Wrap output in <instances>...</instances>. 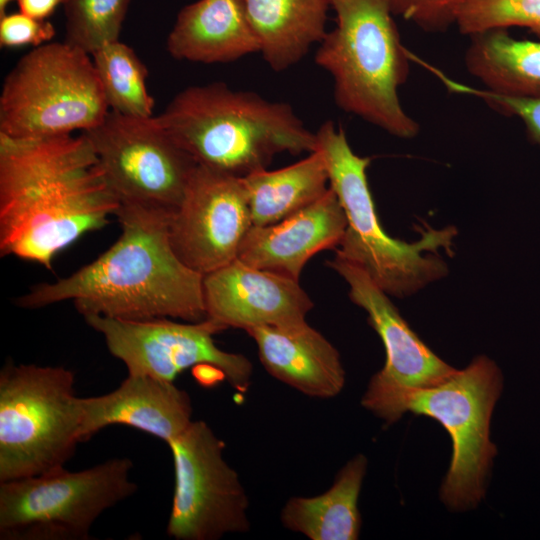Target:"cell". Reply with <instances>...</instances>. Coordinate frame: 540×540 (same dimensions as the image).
<instances>
[{"label": "cell", "instance_id": "obj_29", "mask_svg": "<svg viewBox=\"0 0 540 540\" xmlns=\"http://www.w3.org/2000/svg\"><path fill=\"white\" fill-rule=\"evenodd\" d=\"M54 35L55 28L48 20L37 19L21 11L0 16L1 47H38L49 42Z\"/></svg>", "mask_w": 540, "mask_h": 540}, {"label": "cell", "instance_id": "obj_18", "mask_svg": "<svg viewBox=\"0 0 540 540\" xmlns=\"http://www.w3.org/2000/svg\"><path fill=\"white\" fill-rule=\"evenodd\" d=\"M255 341L260 362L277 380L314 398L338 395L345 370L338 350L306 321L291 326L246 330Z\"/></svg>", "mask_w": 540, "mask_h": 540}, {"label": "cell", "instance_id": "obj_27", "mask_svg": "<svg viewBox=\"0 0 540 540\" xmlns=\"http://www.w3.org/2000/svg\"><path fill=\"white\" fill-rule=\"evenodd\" d=\"M421 66L434 74L450 92L481 99L499 113L520 119L528 137L540 146V95L513 96L471 87L451 79L427 62L422 61Z\"/></svg>", "mask_w": 540, "mask_h": 540}, {"label": "cell", "instance_id": "obj_2", "mask_svg": "<svg viewBox=\"0 0 540 540\" xmlns=\"http://www.w3.org/2000/svg\"><path fill=\"white\" fill-rule=\"evenodd\" d=\"M171 214L120 204L115 216L121 234L105 252L64 278L31 287L16 303L34 309L70 300L83 317L127 321L206 319L203 275L175 253L169 234Z\"/></svg>", "mask_w": 540, "mask_h": 540}, {"label": "cell", "instance_id": "obj_22", "mask_svg": "<svg viewBox=\"0 0 540 540\" xmlns=\"http://www.w3.org/2000/svg\"><path fill=\"white\" fill-rule=\"evenodd\" d=\"M468 37L464 63L485 89L513 96L540 95V41L516 39L504 28Z\"/></svg>", "mask_w": 540, "mask_h": 540}, {"label": "cell", "instance_id": "obj_7", "mask_svg": "<svg viewBox=\"0 0 540 540\" xmlns=\"http://www.w3.org/2000/svg\"><path fill=\"white\" fill-rule=\"evenodd\" d=\"M74 373L7 362L0 372V482L63 468L80 443Z\"/></svg>", "mask_w": 540, "mask_h": 540}, {"label": "cell", "instance_id": "obj_31", "mask_svg": "<svg viewBox=\"0 0 540 540\" xmlns=\"http://www.w3.org/2000/svg\"><path fill=\"white\" fill-rule=\"evenodd\" d=\"M11 1L13 0H0V16L6 13V8Z\"/></svg>", "mask_w": 540, "mask_h": 540}, {"label": "cell", "instance_id": "obj_4", "mask_svg": "<svg viewBox=\"0 0 540 540\" xmlns=\"http://www.w3.org/2000/svg\"><path fill=\"white\" fill-rule=\"evenodd\" d=\"M330 6L336 27L327 31L314 60L332 77L335 103L390 135L414 138L420 125L399 98L410 51L402 44L391 0H330Z\"/></svg>", "mask_w": 540, "mask_h": 540}, {"label": "cell", "instance_id": "obj_3", "mask_svg": "<svg viewBox=\"0 0 540 540\" xmlns=\"http://www.w3.org/2000/svg\"><path fill=\"white\" fill-rule=\"evenodd\" d=\"M157 117L197 165L235 177L267 169L280 153L316 150L291 105L222 82L185 88Z\"/></svg>", "mask_w": 540, "mask_h": 540}, {"label": "cell", "instance_id": "obj_15", "mask_svg": "<svg viewBox=\"0 0 540 540\" xmlns=\"http://www.w3.org/2000/svg\"><path fill=\"white\" fill-rule=\"evenodd\" d=\"M203 297L207 318L245 331L303 323L314 306L299 281L239 259L203 275Z\"/></svg>", "mask_w": 540, "mask_h": 540}, {"label": "cell", "instance_id": "obj_12", "mask_svg": "<svg viewBox=\"0 0 540 540\" xmlns=\"http://www.w3.org/2000/svg\"><path fill=\"white\" fill-rule=\"evenodd\" d=\"M100 333L109 352L121 360L128 374H140L174 382L182 371L194 366L211 367L235 389L245 391L253 367L242 354L220 349L214 335L226 330L206 318L178 322L171 318L127 321L100 315L83 317Z\"/></svg>", "mask_w": 540, "mask_h": 540}, {"label": "cell", "instance_id": "obj_6", "mask_svg": "<svg viewBox=\"0 0 540 540\" xmlns=\"http://www.w3.org/2000/svg\"><path fill=\"white\" fill-rule=\"evenodd\" d=\"M502 388L498 366L488 357L478 356L444 382L403 390L371 412L388 424L412 412L443 425L451 437L453 453L440 497L449 508L466 510L485 495L487 475L497 453L490 440V420Z\"/></svg>", "mask_w": 540, "mask_h": 540}, {"label": "cell", "instance_id": "obj_11", "mask_svg": "<svg viewBox=\"0 0 540 540\" xmlns=\"http://www.w3.org/2000/svg\"><path fill=\"white\" fill-rule=\"evenodd\" d=\"M175 485L166 533L176 540H217L250 529L249 500L224 458V442L205 421H192L168 444Z\"/></svg>", "mask_w": 540, "mask_h": 540}, {"label": "cell", "instance_id": "obj_14", "mask_svg": "<svg viewBox=\"0 0 540 540\" xmlns=\"http://www.w3.org/2000/svg\"><path fill=\"white\" fill-rule=\"evenodd\" d=\"M326 264L346 281L351 301L368 314L385 348V364L362 397L364 408L371 411L403 390L438 385L456 372L413 332L388 294L364 270L338 256Z\"/></svg>", "mask_w": 540, "mask_h": 540}, {"label": "cell", "instance_id": "obj_1", "mask_svg": "<svg viewBox=\"0 0 540 540\" xmlns=\"http://www.w3.org/2000/svg\"><path fill=\"white\" fill-rule=\"evenodd\" d=\"M120 201L81 133L0 134V253L53 268L57 254L102 229Z\"/></svg>", "mask_w": 540, "mask_h": 540}, {"label": "cell", "instance_id": "obj_26", "mask_svg": "<svg viewBox=\"0 0 540 540\" xmlns=\"http://www.w3.org/2000/svg\"><path fill=\"white\" fill-rule=\"evenodd\" d=\"M455 25L467 36L494 28L523 27L540 38V0H466Z\"/></svg>", "mask_w": 540, "mask_h": 540}, {"label": "cell", "instance_id": "obj_5", "mask_svg": "<svg viewBox=\"0 0 540 540\" xmlns=\"http://www.w3.org/2000/svg\"><path fill=\"white\" fill-rule=\"evenodd\" d=\"M315 135L329 187L347 218L336 256L360 267L385 293L395 297L409 296L446 276L448 267L438 250L451 252L456 228H428L412 243L389 236L380 225L368 184L371 157L356 154L343 127L333 121L321 124Z\"/></svg>", "mask_w": 540, "mask_h": 540}, {"label": "cell", "instance_id": "obj_13", "mask_svg": "<svg viewBox=\"0 0 540 540\" xmlns=\"http://www.w3.org/2000/svg\"><path fill=\"white\" fill-rule=\"evenodd\" d=\"M252 226L242 178L197 165L171 214L169 234L180 260L205 275L238 259Z\"/></svg>", "mask_w": 540, "mask_h": 540}, {"label": "cell", "instance_id": "obj_21", "mask_svg": "<svg viewBox=\"0 0 540 540\" xmlns=\"http://www.w3.org/2000/svg\"><path fill=\"white\" fill-rule=\"evenodd\" d=\"M366 456L358 454L337 473L322 494L291 497L283 506L284 527L311 540H356L361 528L358 498L367 471Z\"/></svg>", "mask_w": 540, "mask_h": 540}, {"label": "cell", "instance_id": "obj_30", "mask_svg": "<svg viewBox=\"0 0 540 540\" xmlns=\"http://www.w3.org/2000/svg\"><path fill=\"white\" fill-rule=\"evenodd\" d=\"M19 11L37 19L46 20L66 0H15Z\"/></svg>", "mask_w": 540, "mask_h": 540}, {"label": "cell", "instance_id": "obj_19", "mask_svg": "<svg viewBox=\"0 0 540 540\" xmlns=\"http://www.w3.org/2000/svg\"><path fill=\"white\" fill-rule=\"evenodd\" d=\"M177 60L226 63L259 52L244 0H198L183 7L167 38Z\"/></svg>", "mask_w": 540, "mask_h": 540}, {"label": "cell", "instance_id": "obj_25", "mask_svg": "<svg viewBox=\"0 0 540 540\" xmlns=\"http://www.w3.org/2000/svg\"><path fill=\"white\" fill-rule=\"evenodd\" d=\"M132 0H66L65 41L88 54L119 40Z\"/></svg>", "mask_w": 540, "mask_h": 540}, {"label": "cell", "instance_id": "obj_16", "mask_svg": "<svg viewBox=\"0 0 540 540\" xmlns=\"http://www.w3.org/2000/svg\"><path fill=\"white\" fill-rule=\"evenodd\" d=\"M80 442L110 425H126L150 434L167 445L192 420V401L174 382L148 375L128 374L113 391L80 399Z\"/></svg>", "mask_w": 540, "mask_h": 540}, {"label": "cell", "instance_id": "obj_8", "mask_svg": "<svg viewBox=\"0 0 540 540\" xmlns=\"http://www.w3.org/2000/svg\"><path fill=\"white\" fill-rule=\"evenodd\" d=\"M91 55L47 42L21 57L0 95V134L38 138L87 131L109 112Z\"/></svg>", "mask_w": 540, "mask_h": 540}, {"label": "cell", "instance_id": "obj_28", "mask_svg": "<svg viewBox=\"0 0 540 540\" xmlns=\"http://www.w3.org/2000/svg\"><path fill=\"white\" fill-rule=\"evenodd\" d=\"M466 0H391L394 15L427 32L446 31L455 25Z\"/></svg>", "mask_w": 540, "mask_h": 540}, {"label": "cell", "instance_id": "obj_9", "mask_svg": "<svg viewBox=\"0 0 540 540\" xmlns=\"http://www.w3.org/2000/svg\"><path fill=\"white\" fill-rule=\"evenodd\" d=\"M129 458L0 482L1 540H87L107 509L138 489Z\"/></svg>", "mask_w": 540, "mask_h": 540}, {"label": "cell", "instance_id": "obj_17", "mask_svg": "<svg viewBox=\"0 0 540 540\" xmlns=\"http://www.w3.org/2000/svg\"><path fill=\"white\" fill-rule=\"evenodd\" d=\"M346 226L344 209L329 187L321 198L291 216L271 225L252 226L238 259L299 281L312 256L339 245Z\"/></svg>", "mask_w": 540, "mask_h": 540}, {"label": "cell", "instance_id": "obj_10", "mask_svg": "<svg viewBox=\"0 0 540 540\" xmlns=\"http://www.w3.org/2000/svg\"><path fill=\"white\" fill-rule=\"evenodd\" d=\"M82 133L120 204L176 210L197 164L157 116L109 110L101 123Z\"/></svg>", "mask_w": 540, "mask_h": 540}, {"label": "cell", "instance_id": "obj_20", "mask_svg": "<svg viewBox=\"0 0 540 540\" xmlns=\"http://www.w3.org/2000/svg\"><path fill=\"white\" fill-rule=\"evenodd\" d=\"M259 53L276 71L302 60L327 33L330 0H244Z\"/></svg>", "mask_w": 540, "mask_h": 540}, {"label": "cell", "instance_id": "obj_23", "mask_svg": "<svg viewBox=\"0 0 540 540\" xmlns=\"http://www.w3.org/2000/svg\"><path fill=\"white\" fill-rule=\"evenodd\" d=\"M253 226L277 223L321 198L329 177L319 150L289 166L242 178Z\"/></svg>", "mask_w": 540, "mask_h": 540}, {"label": "cell", "instance_id": "obj_24", "mask_svg": "<svg viewBox=\"0 0 540 540\" xmlns=\"http://www.w3.org/2000/svg\"><path fill=\"white\" fill-rule=\"evenodd\" d=\"M110 110L132 117L153 116L154 99L148 93V70L135 51L119 40L91 54Z\"/></svg>", "mask_w": 540, "mask_h": 540}]
</instances>
